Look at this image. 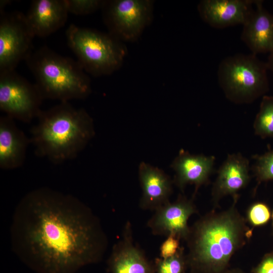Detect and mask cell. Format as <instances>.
<instances>
[{
	"label": "cell",
	"mask_w": 273,
	"mask_h": 273,
	"mask_svg": "<svg viewBox=\"0 0 273 273\" xmlns=\"http://www.w3.org/2000/svg\"><path fill=\"white\" fill-rule=\"evenodd\" d=\"M155 273H185L187 266L186 256L183 248L174 256L167 258H157L154 263Z\"/></svg>",
	"instance_id": "obj_20"
},
{
	"label": "cell",
	"mask_w": 273,
	"mask_h": 273,
	"mask_svg": "<svg viewBox=\"0 0 273 273\" xmlns=\"http://www.w3.org/2000/svg\"><path fill=\"white\" fill-rule=\"evenodd\" d=\"M214 162L213 156L193 155L181 150L171 164L175 172L174 183L181 190L188 184L194 185L197 191L208 181Z\"/></svg>",
	"instance_id": "obj_17"
},
{
	"label": "cell",
	"mask_w": 273,
	"mask_h": 273,
	"mask_svg": "<svg viewBox=\"0 0 273 273\" xmlns=\"http://www.w3.org/2000/svg\"><path fill=\"white\" fill-rule=\"evenodd\" d=\"M69 13L84 15L93 13L102 9L104 1L65 0Z\"/></svg>",
	"instance_id": "obj_23"
},
{
	"label": "cell",
	"mask_w": 273,
	"mask_h": 273,
	"mask_svg": "<svg viewBox=\"0 0 273 273\" xmlns=\"http://www.w3.org/2000/svg\"><path fill=\"white\" fill-rule=\"evenodd\" d=\"M139 177L142 190L139 204L141 209L155 211L169 202L172 181L165 172L143 162L139 165Z\"/></svg>",
	"instance_id": "obj_15"
},
{
	"label": "cell",
	"mask_w": 273,
	"mask_h": 273,
	"mask_svg": "<svg viewBox=\"0 0 273 273\" xmlns=\"http://www.w3.org/2000/svg\"><path fill=\"white\" fill-rule=\"evenodd\" d=\"M15 119L6 115L0 117V168L13 169L24 163L29 139L16 124Z\"/></svg>",
	"instance_id": "obj_18"
},
{
	"label": "cell",
	"mask_w": 273,
	"mask_h": 273,
	"mask_svg": "<svg viewBox=\"0 0 273 273\" xmlns=\"http://www.w3.org/2000/svg\"><path fill=\"white\" fill-rule=\"evenodd\" d=\"M253 170L258 182L273 179V150L255 156Z\"/></svg>",
	"instance_id": "obj_21"
},
{
	"label": "cell",
	"mask_w": 273,
	"mask_h": 273,
	"mask_svg": "<svg viewBox=\"0 0 273 273\" xmlns=\"http://www.w3.org/2000/svg\"><path fill=\"white\" fill-rule=\"evenodd\" d=\"M196 212L193 201L180 196L175 201H169L155 210L147 226L154 235H173L186 240L190 232L188 220Z\"/></svg>",
	"instance_id": "obj_10"
},
{
	"label": "cell",
	"mask_w": 273,
	"mask_h": 273,
	"mask_svg": "<svg viewBox=\"0 0 273 273\" xmlns=\"http://www.w3.org/2000/svg\"><path fill=\"white\" fill-rule=\"evenodd\" d=\"M254 6L243 25L241 39L254 55L269 53L273 50V14L264 8L262 1H255Z\"/></svg>",
	"instance_id": "obj_16"
},
{
	"label": "cell",
	"mask_w": 273,
	"mask_h": 273,
	"mask_svg": "<svg viewBox=\"0 0 273 273\" xmlns=\"http://www.w3.org/2000/svg\"><path fill=\"white\" fill-rule=\"evenodd\" d=\"M268 70L273 74V50L269 53L267 61L266 62Z\"/></svg>",
	"instance_id": "obj_26"
},
{
	"label": "cell",
	"mask_w": 273,
	"mask_h": 273,
	"mask_svg": "<svg viewBox=\"0 0 273 273\" xmlns=\"http://www.w3.org/2000/svg\"><path fill=\"white\" fill-rule=\"evenodd\" d=\"M255 1L202 0L197 6L202 20L211 27L222 29L244 25L250 16Z\"/></svg>",
	"instance_id": "obj_11"
},
{
	"label": "cell",
	"mask_w": 273,
	"mask_h": 273,
	"mask_svg": "<svg viewBox=\"0 0 273 273\" xmlns=\"http://www.w3.org/2000/svg\"><path fill=\"white\" fill-rule=\"evenodd\" d=\"M152 0L104 1L103 20L108 33L124 42H134L141 36L153 17Z\"/></svg>",
	"instance_id": "obj_7"
},
{
	"label": "cell",
	"mask_w": 273,
	"mask_h": 273,
	"mask_svg": "<svg viewBox=\"0 0 273 273\" xmlns=\"http://www.w3.org/2000/svg\"><path fill=\"white\" fill-rule=\"evenodd\" d=\"M271 219H272V230H273V211L272 212Z\"/></svg>",
	"instance_id": "obj_28"
},
{
	"label": "cell",
	"mask_w": 273,
	"mask_h": 273,
	"mask_svg": "<svg viewBox=\"0 0 273 273\" xmlns=\"http://www.w3.org/2000/svg\"><path fill=\"white\" fill-rule=\"evenodd\" d=\"M12 248L37 273H75L102 258L107 239L78 198L47 187L22 198L10 228Z\"/></svg>",
	"instance_id": "obj_1"
},
{
	"label": "cell",
	"mask_w": 273,
	"mask_h": 273,
	"mask_svg": "<svg viewBox=\"0 0 273 273\" xmlns=\"http://www.w3.org/2000/svg\"><path fill=\"white\" fill-rule=\"evenodd\" d=\"M180 239L176 236L170 235L162 243L160 247V257L167 258L175 255L179 251Z\"/></svg>",
	"instance_id": "obj_24"
},
{
	"label": "cell",
	"mask_w": 273,
	"mask_h": 273,
	"mask_svg": "<svg viewBox=\"0 0 273 273\" xmlns=\"http://www.w3.org/2000/svg\"><path fill=\"white\" fill-rule=\"evenodd\" d=\"M253 128L255 134L261 138L273 139V97H262Z\"/></svg>",
	"instance_id": "obj_19"
},
{
	"label": "cell",
	"mask_w": 273,
	"mask_h": 273,
	"mask_svg": "<svg viewBox=\"0 0 273 273\" xmlns=\"http://www.w3.org/2000/svg\"><path fill=\"white\" fill-rule=\"evenodd\" d=\"M250 180L248 160L240 153L229 155L219 167L213 185L212 197L217 203L222 197L232 196L235 201L237 193Z\"/></svg>",
	"instance_id": "obj_13"
},
{
	"label": "cell",
	"mask_w": 273,
	"mask_h": 273,
	"mask_svg": "<svg viewBox=\"0 0 273 273\" xmlns=\"http://www.w3.org/2000/svg\"><path fill=\"white\" fill-rule=\"evenodd\" d=\"M225 273H245L242 269L238 268L229 269Z\"/></svg>",
	"instance_id": "obj_27"
},
{
	"label": "cell",
	"mask_w": 273,
	"mask_h": 273,
	"mask_svg": "<svg viewBox=\"0 0 273 273\" xmlns=\"http://www.w3.org/2000/svg\"><path fill=\"white\" fill-rule=\"evenodd\" d=\"M272 213L268 206L263 202L252 204L247 212V219L253 226H262L271 218Z\"/></svg>",
	"instance_id": "obj_22"
},
{
	"label": "cell",
	"mask_w": 273,
	"mask_h": 273,
	"mask_svg": "<svg viewBox=\"0 0 273 273\" xmlns=\"http://www.w3.org/2000/svg\"><path fill=\"white\" fill-rule=\"evenodd\" d=\"M108 266L110 273H155L154 264L134 243L129 222L125 224L121 238L113 247Z\"/></svg>",
	"instance_id": "obj_12"
},
{
	"label": "cell",
	"mask_w": 273,
	"mask_h": 273,
	"mask_svg": "<svg viewBox=\"0 0 273 273\" xmlns=\"http://www.w3.org/2000/svg\"><path fill=\"white\" fill-rule=\"evenodd\" d=\"M66 36L78 62L94 76L109 75L118 70L127 54L124 43L108 32L71 24Z\"/></svg>",
	"instance_id": "obj_5"
},
{
	"label": "cell",
	"mask_w": 273,
	"mask_h": 273,
	"mask_svg": "<svg viewBox=\"0 0 273 273\" xmlns=\"http://www.w3.org/2000/svg\"><path fill=\"white\" fill-rule=\"evenodd\" d=\"M267 70L266 62L252 53L230 56L218 65V84L230 101L250 103L268 92Z\"/></svg>",
	"instance_id": "obj_6"
},
{
	"label": "cell",
	"mask_w": 273,
	"mask_h": 273,
	"mask_svg": "<svg viewBox=\"0 0 273 273\" xmlns=\"http://www.w3.org/2000/svg\"><path fill=\"white\" fill-rule=\"evenodd\" d=\"M43 100L36 85L15 70L0 72V109L14 119L30 122L42 110Z\"/></svg>",
	"instance_id": "obj_8"
},
{
	"label": "cell",
	"mask_w": 273,
	"mask_h": 273,
	"mask_svg": "<svg viewBox=\"0 0 273 273\" xmlns=\"http://www.w3.org/2000/svg\"><path fill=\"white\" fill-rule=\"evenodd\" d=\"M68 13L65 0H34L25 15L34 36L46 37L64 25Z\"/></svg>",
	"instance_id": "obj_14"
},
{
	"label": "cell",
	"mask_w": 273,
	"mask_h": 273,
	"mask_svg": "<svg viewBox=\"0 0 273 273\" xmlns=\"http://www.w3.org/2000/svg\"><path fill=\"white\" fill-rule=\"evenodd\" d=\"M0 11L1 72L15 70L21 61L26 60L33 51L32 40L35 36L23 13Z\"/></svg>",
	"instance_id": "obj_9"
},
{
	"label": "cell",
	"mask_w": 273,
	"mask_h": 273,
	"mask_svg": "<svg viewBox=\"0 0 273 273\" xmlns=\"http://www.w3.org/2000/svg\"><path fill=\"white\" fill-rule=\"evenodd\" d=\"M25 61L43 99L68 102L85 99L92 92L90 78L77 60L42 47Z\"/></svg>",
	"instance_id": "obj_4"
},
{
	"label": "cell",
	"mask_w": 273,
	"mask_h": 273,
	"mask_svg": "<svg viewBox=\"0 0 273 273\" xmlns=\"http://www.w3.org/2000/svg\"><path fill=\"white\" fill-rule=\"evenodd\" d=\"M252 273H273V250L266 254L252 270Z\"/></svg>",
	"instance_id": "obj_25"
},
{
	"label": "cell",
	"mask_w": 273,
	"mask_h": 273,
	"mask_svg": "<svg viewBox=\"0 0 273 273\" xmlns=\"http://www.w3.org/2000/svg\"><path fill=\"white\" fill-rule=\"evenodd\" d=\"M251 234L234 205L207 214L190 227L187 266L192 273H225L232 256Z\"/></svg>",
	"instance_id": "obj_2"
},
{
	"label": "cell",
	"mask_w": 273,
	"mask_h": 273,
	"mask_svg": "<svg viewBox=\"0 0 273 273\" xmlns=\"http://www.w3.org/2000/svg\"><path fill=\"white\" fill-rule=\"evenodd\" d=\"M36 119L31 130V144L37 156L54 164L76 158L95 134L90 115L69 102L41 110Z\"/></svg>",
	"instance_id": "obj_3"
}]
</instances>
